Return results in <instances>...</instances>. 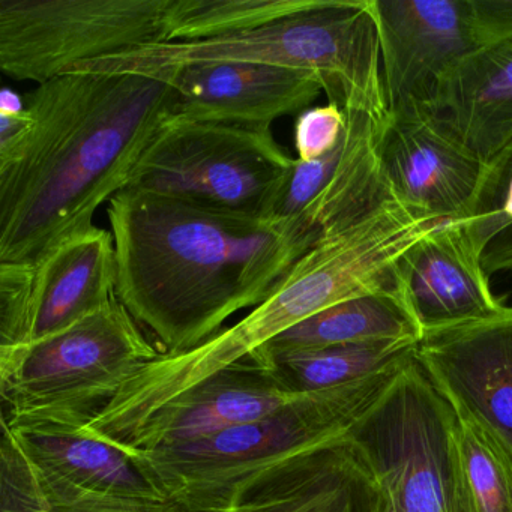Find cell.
<instances>
[{
    "mask_svg": "<svg viewBox=\"0 0 512 512\" xmlns=\"http://www.w3.org/2000/svg\"><path fill=\"white\" fill-rule=\"evenodd\" d=\"M32 130L0 164V263L35 266L62 242L94 229V215L130 184L161 128L178 116L166 80L143 74L70 73L26 97Z\"/></svg>",
    "mask_w": 512,
    "mask_h": 512,
    "instance_id": "cell-1",
    "label": "cell"
},
{
    "mask_svg": "<svg viewBox=\"0 0 512 512\" xmlns=\"http://www.w3.org/2000/svg\"><path fill=\"white\" fill-rule=\"evenodd\" d=\"M115 241L116 298L161 353H181L253 310L316 247L295 221L215 211L148 191L107 206Z\"/></svg>",
    "mask_w": 512,
    "mask_h": 512,
    "instance_id": "cell-2",
    "label": "cell"
},
{
    "mask_svg": "<svg viewBox=\"0 0 512 512\" xmlns=\"http://www.w3.org/2000/svg\"><path fill=\"white\" fill-rule=\"evenodd\" d=\"M412 358L346 385L305 392L259 421L131 457L185 512L229 508L259 485L349 439Z\"/></svg>",
    "mask_w": 512,
    "mask_h": 512,
    "instance_id": "cell-3",
    "label": "cell"
},
{
    "mask_svg": "<svg viewBox=\"0 0 512 512\" xmlns=\"http://www.w3.org/2000/svg\"><path fill=\"white\" fill-rule=\"evenodd\" d=\"M208 62H247L304 71L319 79L328 103L344 113L389 116L379 37L368 0H317L308 10L251 31L214 40L137 47L85 62L65 74L160 77Z\"/></svg>",
    "mask_w": 512,
    "mask_h": 512,
    "instance_id": "cell-4",
    "label": "cell"
},
{
    "mask_svg": "<svg viewBox=\"0 0 512 512\" xmlns=\"http://www.w3.org/2000/svg\"><path fill=\"white\" fill-rule=\"evenodd\" d=\"M160 353L130 311L113 299L53 337L0 353L2 421L83 427L139 365Z\"/></svg>",
    "mask_w": 512,
    "mask_h": 512,
    "instance_id": "cell-5",
    "label": "cell"
},
{
    "mask_svg": "<svg viewBox=\"0 0 512 512\" xmlns=\"http://www.w3.org/2000/svg\"><path fill=\"white\" fill-rule=\"evenodd\" d=\"M293 161L271 128L175 116L152 140L127 188L271 218Z\"/></svg>",
    "mask_w": 512,
    "mask_h": 512,
    "instance_id": "cell-6",
    "label": "cell"
},
{
    "mask_svg": "<svg viewBox=\"0 0 512 512\" xmlns=\"http://www.w3.org/2000/svg\"><path fill=\"white\" fill-rule=\"evenodd\" d=\"M172 0H0V71L37 85L137 47L167 43Z\"/></svg>",
    "mask_w": 512,
    "mask_h": 512,
    "instance_id": "cell-7",
    "label": "cell"
},
{
    "mask_svg": "<svg viewBox=\"0 0 512 512\" xmlns=\"http://www.w3.org/2000/svg\"><path fill=\"white\" fill-rule=\"evenodd\" d=\"M454 422L413 355L391 391L350 433L397 512H448Z\"/></svg>",
    "mask_w": 512,
    "mask_h": 512,
    "instance_id": "cell-8",
    "label": "cell"
},
{
    "mask_svg": "<svg viewBox=\"0 0 512 512\" xmlns=\"http://www.w3.org/2000/svg\"><path fill=\"white\" fill-rule=\"evenodd\" d=\"M415 361L454 415L512 466V307L494 319L424 332Z\"/></svg>",
    "mask_w": 512,
    "mask_h": 512,
    "instance_id": "cell-9",
    "label": "cell"
},
{
    "mask_svg": "<svg viewBox=\"0 0 512 512\" xmlns=\"http://www.w3.org/2000/svg\"><path fill=\"white\" fill-rule=\"evenodd\" d=\"M380 152L401 203L440 221L470 217L487 163L430 104L415 101L389 110Z\"/></svg>",
    "mask_w": 512,
    "mask_h": 512,
    "instance_id": "cell-10",
    "label": "cell"
},
{
    "mask_svg": "<svg viewBox=\"0 0 512 512\" xmlns=\"http://www.w3.org/2000/svg\"><path fill=\"white\" fill-rule=\"evenodd\" d=\"M389 110L430 103L439 80L476 47L467 0H368Z\"/></svg>",
    "mask_w": 512,
    "mask_h": 512,
    "instance_id": "cell-11",
    "label": "cell"
},
{
    "mask_svg": "<svg viewBox=\"0 0 512 512\" xmlns=\"http://www.w3.org/2000/svg\"><path fill=\"white\" fill-rule=\"evenodd\" d=\"M484 248L463 220L442 221L397 263V283L422 334L508 313L490 286Z\"/></svg>",
    "mask_w": 512,
    "mask_h": 512,
    "instance_id": "cell-12",
    "label": "cell"
},
{
    "mask_svg": "<svg viewBox=\"0 0 512 512\" xmlns=\"http://www.w3.org/2000/svg\"><path fill=\"white\" fill-rule=\"evenodd\" d=\"M178 92L179 118L271 128L310 109L323 92L313 74L247 62H208L163 74Z\"/></svg>",
    "mask_w": 512,
    "mask_h": 512,
    "instance_id": "cell-13",
    "label": "cell"
},
{
    "mask_svg": "<svg viewBox=\"0 0 512 512\" xmlns=\"http://www.w3.org/2000/svg\"><path fill=\"white\" fill-rule=\"evenodd\" d=\"M304 394L293 391L271 368L250 359L212 377L155 413L119 448L131 455L193 442L266 418Z\"/></svg>",
    "mask_w": 512,
    "mask_h": 512,
    "instance_id": "cell-14",
    "label": "cell"
},
{
    "mask_svg": "<svg viewBox=\"0 0 512 512\" xmlns=\"http://www.w3.org/2000/svg\"><path fill=\"white\" fill-rule=\"evenodd\" d=\"M116 283L118 263L110 230L95 226L53 248L35 269L26 347L103 310L116 299Z\"/></svg>",
    "mask_w": 512,
    "mask_h": 512,
    "instance_id": "cell-15",
    "label": "cell"
},
{
    "mask_svg": "<svg viewBox=\"0 0 512 512\" xmlns=\"http://www.w3.org/2000/svg\"><path fill=\"white\" fill-rule=\"evenodd\" d=\"M428 104L488 163L512 139V41L464 56L439 80Z\"/></svg>",
    "mask_w": 512,
    "mask_h": 512,
    "instance_id": "cell-16",
    "label": "cell"
},
{
    "mask_svg": "<svg viewBox=\"0 0 512 512\" xmlns=\"http://www.w3.org/2000/svg\"><path fill=\"white\" fill-rule=\"evenodd\" d=\"M41 466L86 490L130 499L169 500L124 449L70 425L2 421Z\"/></svg>",
    "mask_w": 512,
    "mask_h": 512,
    "instance_id": "cell-17",
    "label": "cell"
},
{
    "mask_svg": "<svg viewBox=\"0 0 512 512\" xmlns=\"http://www.w3.org/2000/svg\"><path fill=\"white\" fill-rule=\"evenodd\" d=\"M0 512H185L170 500L130 499L86 490L50 472L2 428Z\"/></svg>",
    "mask_w": 512,
    "mask_h": 512,
    "instance_id": "cell-18",
    "label": "cell"
},
{
    "mask_svg": "<svg viewBox=\"0 0 512 512\" xmlns=\"http://www.w3.org/2000/svg\"><path fill=\"white\" fill-rule=\"evenodd\" d=\"M421 337V326L407 307L400 287H395L338 302L287 329L259 353L322 349L374 341H419Z\"/></svg>",
    "mask_w": 512,
    "mask_h": 512,
    "instance_id": "cell-19",
    "label": "cell"
},
{
    "mask_svg": "<svg viewBox=\"0 0 512 512\" xmlns=\"http://www.w3.org/2000/svg\"><path fill=\"white\" fill-rule=\"evenodd\" d=\"M416 340L374 341L322 349L257 353L254 361L271 368L298 392L322 391L355 382L415 355Z\"/></svg>",
    "mask_w": 512,
    "mask_h": 512,
    "instance_id": "cell-20",
    "label": "cell"
},
{
    "mask_svg": "<svg viewBox=\"0 0 512 512\" xmlns=\"http://www.w3.org/2000/svg\"><path fill=\"white\" fill-rule=\"evenodd\" d=\"M448 512H512V466L484 433L455 416Z\"/></svg>",
    "mask_w": 512,
    "mask_h": 512,
    "instance_id": "cell-21",
    "label": "cell"
},
{
    "mask_svg": "<svg viewBox=\"0 0 512 512\" xmlns=\"http://www.w3.org/2000/svg\"><path fill=\"white\" fill-rule=\"evenodd\" d=\"M317 0H172L167 43L214 40L269 25L314 7Z\"/></svg>",
    "mask_w": 512,
    "mask_h": 512,
    "instance_id": "cell-22",
    "label": "cell"
},
{
    "mask_svg": "<svg viewBox=\"0 0 512 512\" xmlns=\"http://www.w3.org/2000/svg\"><path fill=\"white\" fill-rule=\"evenodd\" d=\"M463 221L484 250L512 229V139L485 166L472 214Z\"/></svg>",
    "mask_w": 512,
    "mask_h": 512,
    "instance_id": "cell-23",
    "label": "cell"
},
{
    "mask_svg": "<svg viewBox=\"0 0 512 512\" xmlns=\"http://www.w3.org/2000/svg\"><path fill=\"white\" fill-rule=\"evenodd\" d=\"M35 266L0 263V352L28 346Z\"/></svg>",
    "mask_w": 512,
    "mask_h": 512,
    "instance_id": "cell-24",
    "label": "cell"
},
{
    "mask_svg": "<svg viewBox=\"0 0 512 512\" xmlns=\"http://www.w3.org/2000/svg\"><path fill=\"white\" fill-rule=\"evenodd\" d=\"M215 512H331L316 487L298 473H286Z\"/></svg>",
    "mask_w": 512,
    "mask_h": 512,
    "instance_id": "cell-25",
    "label": "cell"
},
{
    "mask_svg": "<svg viewBox=\"0 0 512 512\" xmlns=\"http://www.w3.org/2000/svg\"><path fill=\"white\" fill-rule=\"evenodd\" d=\"M344 110L335 104L310 107L295 122V149L298 160L314 161L337 148L346 133Z\"/></svg>",
    "mask_w": 512,
    "mask_h": 512,
    "instance_id": "cell-26",
    "label": "cell"
},
{
    "mask_svg": "<svg viewBox=\"0 0 512 512\" xmlns=\"http://www.w3.org/2000/svg\"><path fill=\"white\" fill-rule=\"evenodd\" d=\"M476 47L512 41V0H467Z\"/></svg>",
    "mask_w": 512,
    "mask_h": 512,
    "instance_id": "cell-27",
    "label": "cell"
},
{
    "mask_svg": "<svg viewBox=\"0 0 512 512\" xmlns=\"http://www.w3.org/2000/svg\"><path fill=\"white\" fill-rule=\"evenodd\" d=\"M32 124L29 110L23 115H0V164L8 163L22 151L31 134Z\"/></svg>",
    "mask_w": 512,
    "mask_h": 512,
    "instance_id": "cell-28",
    "label": "cell"
},
{
    "mask_svg": "<svg viewBox=\"0 0 512 512\" xmlns=\"http://www.w3.org/2000/svg\"><path fill=\"white\" fill-rule=\"evenodd\" d=\"M485 271L488 275L496 272H512V232L508 230L505 235L493 242L485 250L484 259Z\"/></svg>",
    "mask_w": 512,
    "mask_h": 512,
    "instance_id": "cell-29",
    "label": "cell"
},
{
    "mask_svg": "<svg viewBox=\"0 0 512 512\" xmlns=\"http://www.w3.org/2000/svg\"><path fill=\"white\" fill-rule=\"evenodd\" d=\"M28 112V101L19 92L4 88L0 92V115H23Z\"/></svg>",
    "mask_w": 512,
    "mask_h": 512,
    "instance_id": "cell-30",
    "label": "cell"
},
{
    "mask_svg": "<svg viewBox=\"0 0 512 512\" xmlns=\"http://www.w3.org/2000/svg\"><path fill=\"white\" fill-rule=\"evenodd\" d=\"M377 485V484H376ZM367 512H397L389 494L377 485L376 493L368 503Z\"/></svg>",
    "mask_w": 512,
    "mask_h": 512,
    "instance_id": "cell-31",
    "label": "cell"
}]
</instances>
